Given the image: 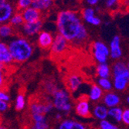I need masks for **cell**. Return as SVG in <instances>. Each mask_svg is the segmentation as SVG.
Returning a JSON list of instances; mask_svg holds the SVG:
<instances>
[{
	"mask_svg": "<svg viewBox=\"0 0 129 129\" xmlns=\"http://www.w3.org/2000/svg\"><path fill=\"white\" fill-rule=\"evenodd\" d=\"M59 34L75 46H82L88 40V33L77 12L63 10L57 15Z\"/></svg>",
	"mask_w": 129,
	"mask_h": 129,
	"instance_id": "obj_1",
	"label": "cell"
},
{
	"mask_svg": "<svg viewBox=\"0 0 129 129\" xmlns=\"http://www.w3.org/2000/svg\"><path fill=\"white\" fill-rule=\"evenodd\" d=\"M8 49L13 62L19 63L29 60L33 51L31 43L24 38H19L10 42Z\"/></svg>",
	"mask_w": 129,
	"mask_h": 129,
	"instance_id": "obj_2",
	"label": "cell"
},
{
	"mask_svg": "<svg viewBox=\"0 0 129 129\" xmlns=\"http://www.w3.org/2000/svg\"><path fill=\"white\" fill-rule=\"evenodd\" d=\"M53 105L58 111L70 112L72 109V104L69 93L64 90L57 89L53 93Z\"/></svg>",
	"mask_w": 129,
	"mask_h": 129,
	"instance_id": "obj_3",
	"label": "cell"
},
{
	"mask_svg": "<svg viewBox=\"0 0 129 129\" xmlns=\"http://www.w3.org/2000/svg\"><path fill=\"white\" fill-rule=\"evenodd\" d=\"M70 43L61 36L60 34H56L51 46V54L53 58H59L63 56V55L68 50Z\"/></svg>",
	"mask_w": 129,
	"mask_h": 129,
	"instance_id": "obj_4",
	"label": "cell"
},
{
	"mask_svg": "<svg viewBox=\"0 0 129 129\" xmlns=\"http://www.w3.org/2000/svg\"><path fill=\"white\" fill-rule=\"evenodd\" d=\"M75 111L77 115L82 117V118H91L92 114L90 111L88 98L87 96H82L78 99L75 107Z\"/></svg>",
	"mask_w": 129,
	"mask_h": 129,
	"instance_id": "obj_5",
	"label": "cell"
},
{
	"mask_svg": "<svg viewBox=\"0 0 129 129\" xmlns=\"http://www.w3.org/2000/svg\"><path fill=\"white\" fill-rule=\"evenodd\" d=\"M23 21L26 23H33L37 22L40 20H41L42 13L41 12L35 9L32 7H29L24 10H22L21 13Z\"/></svg>",
	"mask_w": 129,
	"mask_h": 129,
	"instance_id": "obj_6",
	"label": "cell"
},
{
	"mask_svg": "<svg viewBox=\"0 0 129 129\" xmlns=\"http://www.w3.org/2000/svg\"><path fill=\"white\" fill-rule=\"evenodd\" d=\"M120 43L121 39L119 36H115L111 42L109 52L112 59L118 60L122 55V50L120 46Z\"/></svg>",
	"mask_w": 129,
	"mask_h": 129,
	"instance_id": "obj_7",
	"label": "cell"
},
{
	"mask_svg": "<svg viewBox=\"0 0 129 129\" xmlns=\"http://www.w3.org/2000/svg\"><path fill=\"white\" fill-rule=\"evenodd\" d=\"M65 84L70 91L74 92L82 84V78L77 74H71L67 77Z\"/></svg>",
	"mask_w": 129,
	"mask_h": 129,
	"instance_id": "obj_8",
	"label": "cell"
},
{
	"mask_svg": "<svg viewBox=\"0 0 129 129\" xmlns=\"http://www.w3.org/2000/svg\"><path fill=\"white\" fill-rule=\"evenodd\" d=\"M129 72L114 76V87L116 90L122 91L126 89L128 84Z\"/></svg>",
	"mask_w": 129,
	"mask_h": 129,
	"instance_id": "obj_9",
	"label": "cell"
},
{
	"mask_svg": "<svg viewBox=\"0 0 129 129\" xmlns=\"http://www.w3.org/2000/svg\"><path fill=\"white\" fill-rule=\"evenodd\" d=\"M53 39V36L48 32H41L38 37V44L40 48L43 50H49L51 48Z\"/></svg>",
	"mask_w": 129,
	"mask_h": 129,
	"instance_id": "obj_10",
	"label": "cell"
},
{
	"mask_svg": "<svg viewBox=\"0 0 129 129\" xmlns=\"http://www.w3.org/2000/svg\"><path fill=\"white\" fill-rule=\"evenodd\" d=\"M43 26V21L40 20L37 22L33 23H26L24 22L22 24V30L27 36H33L40 32Z\"/></svg>",
	"mask_w": 129,
	"mask_h": 129,
	"instance_id": "obj_11",
	"label": "cell"
},
{
	"mask_svg": "<svg viewBox=\"0 0 129 129\" xmlns=\"http://www.w3.org/2000/svg\"><path fill=\"white\" fill-rule=\"evenodd\" d=\"M13 14V7L9 3L6 2L0 6V23L6 22L9 20Z\"/></svg>",
	"mask_w": 129,
	"mask_h": 129,
	"instance_id": "obj_12",
	"label": "cell"
},
{
	"mask_svg": "<svg viewBox=\"0 0 129 129\" xmlns=\"http://www.w3.org/2000/svg\"><path fill=\"white\" fill-rule=\"evenodd\" d=\"M0 62L6 65L13 62L8 49V46L2 42H0Z\"/></svg>",
	"mask_w": 129,
	"mask_h": 129,
	"instance_id": "obj_13",
	"label": "cell"
},
{
	"mask_svg": "<svg viewBox=\"0 0 129 129\" xmlns=\"http://www.w3.org/2000/svg\"><path fill=\"white\" fill-rule=\"evenodd\" d=\"M120 102L121 99L119 96L114 93H107L104 96V103L105 104V105H107V107H109L111 108L118 106Z\"/></svg>",
	"mask_w": 129,
	"mask_h": 129,
	"instance_id": "obj_14",
	"label": "cell"
},
{
	"mask_svg": "<svg viewBox=\"0 0 129 129\" xmlns=\"http://www.w3.org/2000/svg\"><path fill=\"white\" fill-rule=\"evenodd\" d=\"M53 4L51 0H33L31 3V7L41 12V10H46L50 9Z\"/></svg>",
	"mask_w": 129,
	"mask_h": 129,
	"instance_id": "obj_15",
	"label": "cell"
},
{
	"mask_svg": "<svg viewBox=\"0 0 129 129\" xmlns=\"http://www.w3.org/2000/svg\"><path fill=\"white\" fill-rule=\"evenodd\" d=\"M93 115L100 120H105L108 117V109L104 105H96L93 108Z\"/></svg>",
	"mask_w": 129,
	"mask_h": 129,
	"instance_id": "obj_16",
	"label": "cell"
},
{
	"mask_svg": "<svg viewBox=\"0 0 129 129\" xmlns=\"http://www.w3.org/2000/svg\"><path fill=\"white\" fill-rule=\"evenodd\" d=\"M103 95V90L96 84H93L90 89V99H91L93 101H96L100 100L102 98Z\"/></svg>",
	"mask_w": 129,
	"mask_h": 129,
	"instance_id": "obj_17",
	"label": "cell"
},
{
	"mask_svg": "<svg viewBox=\"0 0 129 129\" xmlns=\"http://www.w3.org/2000/svg\"><path fill=\"white\" fill-rule=\"evenodd\" d=\"M128 71V67L125 64L123 61H118L116 62L113 66V75H118L124 74Z\"/></svg>",
	"mask_w": 129,
	"mask_h": 129,
	"instance_id": "obj_18",
	"label": "cell"
},
{
	"mask_svg": "<svg viewBox=\"0 0 129 129\" xmlns=\"http://www.w3.org/2000/svg\"><path fill=\"white\" fill-rule=\"evenodd\" d=\"M97 72L98 76L103 79H108L110 77V68L107 63H100L98 66Z\"/></svg>",
	"mask_w": 129,
	"mask_h": 129,
	"instance_id": "obj_19",
	"label": "cell"
},
{
	"mask_svg": "<svg viewBox=\"0 0 129 129\" xmlns=\"http://www.w3.org/2000/svg\"><path fill=\"white\" fill-rule=\"evenodd\" d=\"M93 50L98 51L104 55H106L107 56H108L110 54L109 49L107 47V46L100 41H96L93 43Z\"/></svg>",
	"mask_w": 129,
	"mask_h": 129,
	"instance_id": "obj_20",
	"label": "cell"
},
{
	"mask_svg": "<svg viewBox=\"0 0 129 129\" xmlns=\"http://www.w3.org/2000/svg\"><path fill=\"white\" fill-rule=\"evenodd\" d=\"M122 109L121 108H112L108 111V115H110L111 118H114L118 122L121 121V116H122Z\"/></svg>",
	"mask_w": 129,
	"mask_h": 129,
	"instance_id": "obj_21",
	"label": "cell"
},
{
	"mask_svg": "<svg viewBox=\"0 0 129 129\" xmlns=\"http://www.w3.org/2000/svg\"><path fill=\"white\" fill-rule=\"evenodd\" d=\"M13 33V27L9 24H4L0 26V37L6 38Z\"/></svg>",
	"mask_w": 129,
	"mask_h": 129,
	"instance_id": "obj_22",
	"label": "cell"
},
{
	"mask_svg": "<svg viewBox=\"0 0 129 129\" xmlns=\"http://www.w3.org/2000/svg\"><path fill=\"white\" fill-rule=\"evenodd\" d=\"M23 23H24V21H23L21 13H16L11 17L9 21V25L12 26H18L22 25Z\"/></svg>",
	"mask_w": 129,
	"mask_h": 129,
	"instance_id": "obj_23",
	"label": "cell"
},
{
	"mask_svg": "<svg viewBox=\"0 0 129 129\" xmlns=\"http://www.w3.org/2000/svg\"><path fill=\"white\" fill-rule=\"evenodd\" d=\"M25 105H26V101H25L24 94L22 93H19L17 96L16 101V110L18 111H22L23 108H24Z\"/></svg>",
	"mask_w": 129,
	"mask_h": 129,
	"instance_id": "obj_24",
	"label": "cell"
},
{
	"mask_svg": "<svg viewBox=\"0 0 129 129\" xmlns=\"http://www.w3.org/2000/svg\"><path fill=\"white\" fill-rule=\"evenodd\" d=\"M98 84L101 86V87L102 89H104V90H111L112 89L111 82L108 79L100 78L98 80Z\"/></svg>",
	"mask_w": 129,
	"mask_h": 129,
	"instance_id": "obj_25",
	"label": "cell"
},
{
	"mask_svg": "<svg viewBox=\"0 0 129 129\" xmlns=\"http://www.w3.org/2000/svg\"><path fill=\"white\" fill-rule=\"evenodd\" d=\"M31 129H50V125L46 120L43 121H37L34 122Z\"/></svg>",
	"mask_w": 129,
	"mask_h": 129,
	"instance_id": "obj_26",
	"label": "cell"
},
{
	"mask_svg": "<svg viewBox=\"0 0 129 129\" xmlns=\"http://www.w3.org/2000/svg\"><path fill=\"white\" fill-rule=\"evenodd\" d=\"M32 0H19L17 2V9L18 10H24L29 8L31 5Z\"/></svg>",
	"mask_w": 129,
	"mask_h": 129,
	"instance_id": "obj_27",
	"label": "cell"
},
{
	"mask_svg": "<svg viewBox=\"0 0 129 129\" xmlns=\"http://www.w3.org/2000/svg\"><path fill=\"white\" fill-rule=\"evenodd\" d=\"M100 128L101 129H117V128H118V127L112 124L108 121L102 120L100 122Z\"/></svg>",
	"mask_w": 129,
	"mask_h": 129,
	"instance_id": "obj_28",
	"label": "cell"
},
{
	"mask_svg": "<svg viewBox=\"0 0 129 129\" xmlns=\"http://www.w3.org/2000/svg\"><path fill=\"white\" fill-rule=\"evenodd\" d=\"M88 23L91 25H93V26H98L101 24V19L95 16H89V17H86V18H84Z\"/></svg>",
	"mask_w": 129,
	"mask_h": 129,
	"instance_id": "obj_29",
	"label": "cell"
},
{
	"mask_svg": "<svg viewBox=\"0 0 129 129\" xmlns=\"http://www.w3.org/2000/svg\"><path fill=\"white\" fill-rule=\"evenodd\" d=\"M5 73L0 70V91H3L4 90H6V77H5Z\"/></svg>",
	"mask_w": 129,
	"mask_h": 129,
	"instance_id": "obj_30",
	"label": "cell"
},
{
	"mask_svg": "<svg viewBox=\"0 0 129 129\" xmlns=\"http://www.w3.org/2000/svg\"><path fill=\"white\" fill-rule=\"evenodd\" d=\"M94 13H95V10L92 8H86L82 11V16H83L84 18L93 16H94Z\"/></svg>",
	"mask_w": 129,
	"mask_h": 129,
	"instance_id": "obj_31",
	"label": "cell"
},
{
	"mask_svg": "<svg viewBox=\"0 0 129 129\" xmlns=\"http://www.w3.org/2000/svg\"><path fill=\"white\" fill-rule=\"evenodd\" d=\"M73 120H70V119H67L63 121L60 126H59V129H70V127H71L72 124H73Z\"/></svg>",
	"mask_w": 129,
	"mask_h": 129,
	"instance_id": "obj_32",
	"label": "cell"
},
{
	"mask_svg": "<svg viewBox=\"0 0 129 129\" xmlns=\"http://www.w3.org/2000/svg\"><path fill=\"white\" fill-rule=\"evenodd\" d=\"M121 121H123V122L127 125L129 124V110L127 108L122 112Z\"/></svg>",
	"mask_w": 129,
	"mask_h": 129,
	"instance_id": "obj_33",
	"label": "cell"
},
{
	"mask_svg": "<svg viewBox=\"0 0 129 129\" xmlns=\"http://www.w3.org/2000/svg\"><path fill=\"white\" fill-rule=\"evenodd\" d=\"M70 129H87V127L84 124L74 121L71 127H70Z\"/></svg>",
	"mask_w": 129,
	"mask_h": 129,
	"instance_id": "obj_34",
	"label": "cell"
},
{
	"mask_svg": "<svg viewBox=\"0 0 129 129\" xmlns=\"http://www.w3.org/2000/svg\"><path fill=\"white\" fill-rule=\"evenodd\" d=\"M9 100H10V98L8 94H6L4 91H0V101L7 103Z\"/></svg>",
	"mask_w": 129,
	"mask_h": 129,
	"instance_id": "obj_35",
	"label": "cell"
},
{
	"mask_svg": "<svg viewBox=\"0 0 129 129\" xmlns=\"http://www.w3.org/2000/svg\"><path fill=\"white\" fill-rule=\"evenodd\" d=\"M9 108V105L6 102L0 101V112H4Z\"/></svg>",
	"mask_w": 129,
	"mask_h": 129,
	"instance_id": "obj_36",
	"label": "cell"
},
{
	"mask_svg": "<svg viewBox=\"0 0 129 129\" xmlns=\"http://www.w3.org/2000/svg\"><path fill=\"white\" fill-rule=\"evenodd\" d=\"M117 3H118L117 0H108V1L105 2V5L108 8H113Z\"/></svg>",
	"mask_w": 129,
	"mask_h": 129,
	"instance_id": "obj_37",
	"label": "cell"
},
{
	"mask_svg": "<svg viewBox=\"0 0 129 129\" xmlns=\"http://www.w3.org/2000/svg\"><path fill=\"white\" fill-rule=\"evenodd\" d=\"M87 3L90 6H95L96 4H98L99 3V1L98 0H87Z\"/></svg>",
	"mask_w": 129,
	"mask_h": 129,
	"instance_id": "obj_38",
	"label": "cell"
},
{
	"mask_svg": "<svg viewBox=\"0 0 129 129\" xmlns=\"http://www.w3.org/2000/svg\"><path fill=\"white\" fill-rule=\"evenodd\" d=\"M7 1H6V0H0V6H2L3 5L4 3H6Z\"/></svg>",
	"mask_w": 129,
	"mask_h": 129,
	"instance_id": "obj_39",
	"label": "cell"
},
{
	"mask_svg": "<svg viewBox=\"0 0 129 129\" xmlns=\"http://www.w3.org/2000/svg\"><path fill=\"white\" fill-rule=\"evenodd\" d=\"M0 129H8V127H6V126H3V125L0 124Z\"/></svg>",
	"mask_w": 129,
	"mask_h": 129,
	"instance_id": "obj_40",
	"label": "cell"
},
{
	"mask_svg": "<svg viewBox=\"0 0 129 129\" xmlns=\"http://www.w3.org/2000/svg\"><path fill=\"white\" fill-rule=\"evenodd\" d=\"M128 101H129V98L127 97V103H128Z\"/></svg>",
	"mask_w": 129,
	"mask_h": 129,
	"instance_id": "obj_41",
	"label": "cell"
},
{
	"mask_svg": "<svg viewBox=\"0 0 129 129\" xmlns=\"http://www.w3.org/2000/svg\"><path fill=\"white\" fill-rule=\"evenodd\" d=\"M0 124H1V114H0Z\"/></svg>",
	"mask_w": 129,
	"mask_h": 129,
	"instance_id": "obj_42",
	"label": "cell"
},
{
	"mask_svg": "<svg viewBox=\"0 0 129 129\" xmlns=\"http://www.w3.org/2000/svg\"><path fill=\"white\" fill-rule=\"evenodd\" d=\"M117 129H118V128H117Z\"/></svg>",
	"mask_w": 129,
	"mask_h": 129,
	"instance_id": "obj_43",
	"label": "cell"
}]
</instances>
